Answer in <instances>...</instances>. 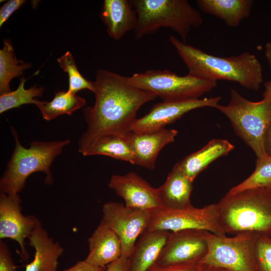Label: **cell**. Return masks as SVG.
Instances as JSON below:
<instances>
[{
    "instance_id": "cell-28",
    "label": "cell",
    "mask_w": 271,
    "mask_h": 271,
    "mask_svg": "<svg viewBox=\"0 0 271 271\" xmlns=\"http://www.w3.org/2000/svg\"><path fill=\"white\" fill-rule=\"evenodd\" d=\"M60 67L67 73L69 77L68 91L76 94L78 91L87 89L94 92V82L86 80L78 70L73 56L69 51L57 59Z\"/></svg>"
},
{
    "instance_id": "cell-14",
    "label": "cell",
    "mask_w": 271,
    "mask_h": 271,
    "mask_svg": "<svg viewBox=\"0 0 271 271\" xmlns=\"http://www.w3.org/2000/svg\"><path fill=\"white\" fill-rule=\"evenodd\" d=\"M108 187L124 200L126 207L150 212L161 207L156 188L133 172L112 175Z\"/></svg>"
},
{
    "instance_id": "cell-16",
    "label": "cell",
    "mask_w": 271,
    "mask_h": 271,
    "mask_svg": "<svg viewBox=\"0 0 271 271\" xmlns=\"http://www.w3.org/2000/svg\"><path fill=\"white\" fill-rule=\"evenodd\" d=\"M171 232L146 231L140 236L127 258V271H149L156 264Z\"/></svg>"
},
{
    "instance_id": "cell-24",
    "label": "cell",
    "mask_w": 271,
    "mask_h": 271,
    "mask_svg": "<svg viewBox=\"0 0 271 271\" xmlns=\"http://www.w3.org/2000/svg\"><path fill=\"white\" fill-rule=\"evenodd\" d=\"M86 104L85 99L68 90L56 92L50 101L37 100L35 103L43 118L47 121L53 120L63 114L71 115L73 112L83 107Z\"/></svg>"
},
{
    "instance_id": "cell-3",
    "label": "cell",
    "mask_w": 271,
    "mask_h": 271,
    "mask_svg": "<svg viewBox=\"0 0 271 271\" xmlns=\"http://www.w3.org/2000/svg\"><path fill=\"white\" fill-rule=\"evenodd\" d=\"M216 204L225 233L249 232L271 237V188L228 192Z\"/></svg>"
},
{
    "instance_id": "cell-37",
    "label": "cell",
    "mask_w": 271,
    "mask_h": 271,
    "mask_svg": "<svg viewBox=\"0 0 271 271\" xmlns=\"http://www.w3.org/2000/svg\"><path fill=\"white\" fill-rule=\"evenodd\" d=\"M265 56L269 65L271 69V42L266 43L264 47Z\"/></svg>"
},
{
    "instance_id": "cell-38",
    "label": "cell",
    "mask_w": 271,
    "mask_h": 271,
    "mask_svg": "<svg viewBox=\"0 0 271 271\" xmlns=\"http://www.w3.org/2000/svg\"><path fill=\"white\" fill-rule=\"evenodd\" d=\"M201 265V268L199 271H230L227 269L212 266Z\"/></svg>"
},
{
    "instance_id": "cell-29",
    "label": "cell",
    "mask_w": 271,
    "mask_h": 271,
    "mask_svg": "<svg viewBox=\"0 0 271 271\" xmlns=\"http://www.w3.org/2000/svg\"><path fill=\"white\" fill-rule=\"evenodd\" d=\"M255 253L257 271H271V237L257 236Z\"/></svg>"
},
{
    "instance_id": "cell-8",
    "label": "cell",
    "mask_w": 271,
    "mask_h": 271,
    "mask_svg": "<svg viewBox=\"0 0 271 271\" xmlns=\"http://www.w3.org/2000/svg\"><path fill=\"white\" fill-rule=\"evenodd\" d=\"M257 236L243 232L227 237L206 231L208 250L199 263L230 271H257L255 253Z\"/></svg>"
},
{
    "instance_id": "cell-32",
    "label": "cell",
    "mask_w": 271,
    "mask_h": 271,
    "mask_svg": "<svg viewBox=\"0 0 271 271\" xmlns=\"http://www.w3.org/2000/svg\"><path fill=\"white\" fill-rule=\"evenodd\" d=\"M201 265L199 263L161 267H154L149 271H199Z\"/></svg>"
},
{
    "instance_id": "cell-13",
    "label": "cell",
    "mask_w": 271,
    "mask_h": 271,
    "mask_svg": "<svg viewBox=\"0 0 271 271\" xmlns=\"http://www.w3.org/2000/svg\"><path fill=\"white\" fill-rule=\"evenodd\" d=\"M22 200L18 194L0 192V239L16 241L21 249V257L29 256L25 240L31 236L38 218L34 215L25 216L22 213Z\"/></svg>"
},
{
    "instance_id": "cell-12",
    "label": "cell",
    "mask_w": 271,
    "mask_h": 271,
    "mask_svg": "<svg viewBox=\"0 0 271 271\" xmlns=\"http://www.w3.org/2000/svg\"><path fill=\"white\" fill-rule=\"evenodd\" d=\"M221 97L179 100H163L153 106L144 116L137 118L130 127V131L137 133L153 132L181 118L192 110L205 107H215Z\"/></svg>"
},
{
    "instance_id": "cell-27",
    "label": "cell",
    "mask_w": 271,
    "mask_h": 271,
    "mask_svg": "<svg viewBox=\"0 0 271 271\" xmlns=\"http://www.w3.org/2000/svg\"><path fill=\"white\" fill-rule=\"evenodd\" d=\"M255 168L246 179L228 191L236 193L243 190L259 188H271V156L267 154L256 158Z\"/></svg>"
},
{
    "instance_id": "cell-31",
    "label": "cell",
    "mask_w": 271,
    "mask_h": 271,
    "mask_svg": "<svg viewBox=\"0 0 271 271\" xmlns=\"http://www.w3.org/2000/svg\"><path fill=\"white\" fill-rule=\"evenodd\" d=\"M25 0H10L0 9V27L8 20L15 11L21 7Z\"/></svg>"
},
{
    "instance_id": "cell-4",
    "label": "cell",
    "mask_w": 271,
    "mask_h": 271,
    "mask_svg": "<svg viewBox=\"0 0 271 271\" xmlns=\"http://www.w3.org/2000/svg\"><path fill=\"white\" fill-rule=\"evenodd\" d=\"M11 130L15 147L7 169L0 179V192L19 194L25 188L28 177L37 172L44 173L45 184L51 185L53 183L51 165L70 140L34 141L30 143L29 148H26L21 144L15 129L11 127Z\"/></svg>"
},
{
    "instance_id": "cell-26",
    "label": "cell",
    "mask_w": 271,
    "mask_h": 271,
    "mask_svg": "<svg viewBox=\"0 0 271 271\" xmlns=\"http://www.w3.org/2000/svg\"><path fill=\"white\" fill-rule=\"evenodd\" d=\"M26 81L25 78H21L20 84L16 90L1 95V114L23 104H35L37 100L34 98L42 96L44 90L43 86H33L26 89L24 88Z\"/></svg>"
},
{
    "instance_id": "cell-17",
    "label": "cell",
    "mask_w": 271,
    "mask_h": 271,
    "mask_svg": "<svg viewBox=\"0 0 271 271\" xmlns=\"http://www.w3.org/2000/svg\"><path fill=\"white\" fill-rule=\"evenodd\" d=\"M28 239L35 254L33 261L26 265L25 271H56L64 248L59 241L49 236L39 219Z\"/></svg>"
},
{
    "instance_id": "cell-35",
    "label": "cell",
    "mask_w": 271,
    "mask_h": 271,
    "mask_svg": "<svg viewBox=\"0 0 271 271\" xmlns=\"http://www.w3.org/2000/svg\"><path fill=\"white\" fill-rule=\"evenodd\" d=\"M264 148L265 153L271 156V125L267 128L264 138Z\"/></svg>"
},
{
    "instance_id": "cell-34",
    "label": "cell",
    "mask_w": 271,
    "mask_h": 271,
    "mask_svg": "<svg viewBox=\"0 0 271 271\" xmlns=\"http://www.w3.org/2000/svg\"><path fill=\"white\" fill-rule=\"evenodd\" d=\"M106 271H127V258L121 256L108 264Z\"/></svg>"
},
{
    "instance_id": "cell-1",
    "label": "cell",
    "mask_w": 271,
    "mask_h": 271,
    "mask_svg": "<svg viewBox=\"0 0 271 271\" xmlns=\"http://www.w3.org/2000/svg\"><path fill=\"white\" fill-rule=\"evenodd\" d=\"M94 86V105L83 109L87 128L78 141L79 152L101 135L131 131L139 109L157 97L130 84L127 77L104 69L97 70Z\"/></svg>"
},
{
    "instance_id": "cell-6",
    "label": "cell",
    "mask_w": 271,
    "mask_h": 271,
    "mask_svg": "<svg viewBox=\"0 0 271 271\" xmlns=\"http://www.w3.org/2000/svg\"><path fill=\"white\" fill-rule=\"evenodd\" d=\"M215 108L229 118L236 133L253 151L256 158L266 154L264 138L271 125L270 99L263 97L260 101H251L231 88L229 103L218 104Z\"/></svg>"
},
{
    "instance_id": "cell-20",
    "label": "cell",
    "mask_w": 271,
    "mask_h": 271,
    "mask_svg": "<svg viewBox=\"0 0 271 271\" xmlns=\"http://www.w3.org/2000/svg\"><path fill=\"white\" fill-rule=\"evenodd\" d=\"M193 182L175 166L168 174L164 183L156 188L161 207L172 210L191 206L190 195Z\"/></svg>"
},
{
    "instance_id": "cell-9",
    "label": "cell",
    "mask_w": 271,
    "mask_h": 271,
    "mask_svg": "<svg viewBox=\"0 0 271 271\" xmlns=\"http://www.w3.org/2000/svg\"><path fill=\"white\" fill-rule=\"evenodd\" d=\"M186 229H200L217 235L226 234L219 222L217 204L202 208L192 205L178 210L159 208L151 212L146 231L176 232Z\"/></svg>"
},
{
    "instance_id": "cell-10",
    "label": "cell",
    "mask_w": 271,
    "mask_h": 271,
    "mask_svg": "<svg viewBox=\"0 0 271 271\" xmlns=\"http://www.w3.org/2000/svg\"><path fill=\"white\" fill-rule=\"evenodd\" d=\"M102 212L101 222L117 234L121 244V256L127 258L138 237L148 228L151 212L113 201L104 203Z\"/></svg>"
},
{
    "instance_id": "cell-2",
    "label": "cell",
    "mask_w": 271,
    "mask_h": 271,
    "mask_svg": "<svg viewBox=\"0 0 271 271\" xmlns=\"http://www.w3.org/2000/svg\"><path fill=\"white\" fill-rule=\"evenodd\" d=\"M169 40L190 75L216 82L233 81L253 91L258 90L263 81L261 65L256 57L248 52L234 56L218 57L187 44L174 36Z\"/></svg>"
},
{
    "instance_id": "cell-19",
    "label": "cell",
    "mask_w": 271,
    "mask_h": 271,
    "mask_svg": "<svg viewBox=\"0 0 271 271\" xmlns=\"http://www.w3.org/2000/svg\"><path fill=\"white\" fill-rule=\"evenodd\" d=\"M88 242L89 252L84 260L93 266H106L121 256V244L118 236L101 221Z\"/></svg>"
},
{
    "instance_id": "cell-33",
    "label": "cell",
    "mask_w": 271,
    "mask_h": 271,
    "mask_svg": "<svg viewBox=\"0 0 271 271\" xmlns=\"http://www.w3.org/2000/svg\"><path fill=\"white\" fill-rule=\"evenodd\" d=\"M106 266L97 267L93 266L85 260L78 261L72 266L62 271H106Z\"/></svg>"
},
{
    "instance_id": "cell-15",
    "label": "cell",
    "mask_w": 271,
    "mask_h": 271,
    "mask_svg": "<svg viewBox=\"0 0 271 271\" xmlns=\"http://www.w3.org/2000/svg\"><path fill=\"white\" fill-rule=\"evenodd\" d=\"M177 133L176 129L166 128L141 133L130 131L129 138L134 165L154 169L158 154L165 146L175 141Z\"/></svg>"
},
{
    "instance_id": "cell-22",
    "label": "cell",
    "mask_w": 271,
    "mask_h": 271,
    "mask_svg": "<svg viewBox=\"0 0 271 271\" xmlns=\"http://www.w3.org/2000/svg\"><path fill=\"white\" fill-rule=\"evenodd\" d=\"M130 132L110 133L98 136L90 141L80 153L84 156H108L134 165Z\"/></svg>"
},
{
    "instance_id": "cell-36",
    "label": "cell",
    "mask_w": 271,
    "mask_h": 271,
    "mask_svg": "<svg viewBox=\"0 0 271 271\" xmlns=\"http://www.w3.org/2000/svg\"><path fill=\"white\" fill-rule=\"evenodd\" d=\"M263 97H266L271 100V78L264 84Z\"/></svg>"
},
{
    "instance_id": "cell-30",
    "label": "cell",
    "mask_w": 271,
    "mask_h": 271,
    "mask_svg": "<svg viewBox=\"0 0 271 271\" xmlns=\"http://www.w3.org/2000/svg\"><path fill=\"white\" fill-rule=\"evenodd\" d=\"M0 271H17L9 246L0 239Z\"/></svg>"
},
{
    "instance_id": "cell-21",
    "label": "cell",
    "mask_w": 271,
    "mask_h": 271,
    "mask_svg": "<svg viewBox=\"0 0 271 271\" xmlns=\"http://www.w3.org/2000/svg\"><path fill=\"white\" fill-rule=\"evenodd\" d=\"M234 148L233 145L224 139H214L200 150L187 156L175 166L192 182L212 162L226 156Z\"/></svg>"
},
{
    "instance_id": "cell-7",
    "label": "cell",
    "mask_w": 271,
    "mask_h": 271,
    "mask_svg": "<svg viewBox=\"0 0 271 271\" xmlns=\"http://www.w3.org/2000/svg\"><path fill=\"white\" fill-rule=\"evenodd\" d=\"M131 85L164 100L198 99L217 86V82L187 74L179 76L168 69L147 70L127 77Z\"/></svg>"
},
{
    "instance_id": "cell-5",
    "label": "cell",
    "mask_w": 271,
    "mask_h": 271,
    "mask_svg": "<svg viewBox=\"0 0 271 271\" xmlns=\"http://www.w3.org/2000/svg\"><path fill=\"white\" fill-rule=\"evenodd\" d=\"M138 16L134 30L136 39L152 34L161 28H169L186 42L192 28L200 27V13L187 0H133Z\"/></svg>"
},
{
    "instance_id": "cell-11",
    "label": "cell",
    "mask_w": 271,
    "mask_h": 271,
    "mask_svg": "<svg viewBox=\"0 0 271 271\" xmlns=\"http://www.w3.org/2000/svg\"><path fill=\"white\" fill-rule=\"evenodd\" d=\"M206 231L186 229L171 232L168 242L153 267L199 263L208 250Z\"/></svg>"
},
{
    "instance_id": "cell-23",
    "label": "cell",
    "mask_w": 271,
    "mask_h": 271,
    "mask_svg": "<svg viewBox=\"0 0 271 271\" xmlns=\"http://www.w3.org/2000/svg\"><path fill=\"white\" fill-rule=\"evenodd\" d=\"M203 12L223 20L230 27H238L249 17L253 5L252 0H197Z\"/></svg>"
},
{
    "instance_id": "cell-18",
    "label": "cell",
    "mask_w": 271,
    "mask_h": 271,
    "mask_svg": "<svg viewBox=\"0 0 271 271\" xmlns=\"http://www.w3.org/2000/svg\"><path fill=\"white\" fill-rule=\"evenodd\" d=\"M100 17L108 35L115 40L134 31L138 21L137 12L132 1L129 0L103 1Z\"/></svg>"
},
{
    "instance_id": "cell-25",
    "label": "cell",
    "mask_w": 271,
    "mask_h": 271,
    "mask_svg": "<svg viewBox=\"0 0 271 271\" xmlns=\"http://www.w3.org/2000/svg\"><path fill=\"white\" fill-rule=\"evenodd\" d=\"M31 64L18 60L8 39H4L3 47L0 50V94L12 91L10 83L16 77H20L24 71L30 68Z\"/></svg>"
}]
</instances>
